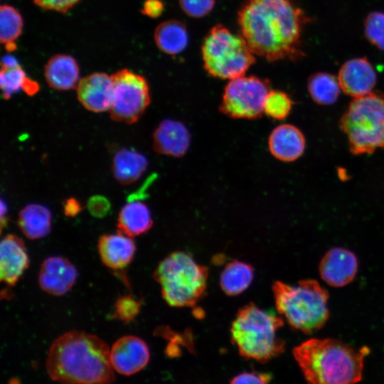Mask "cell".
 Masks as SVG:
<instances>
[{
	"mask_svg": "<svg viewBox=\"0 0 384 384\" xmlns=\"http://www.w3.org/2000/svg\"><path fill=\"white\" fill-rule=\"evenodd\" d=\"M292 101L289 96L280 90H270L266 97L264 112L269 117L282 120L290 113Z\"/></svg>",
	"mask_w": 384,
	"mask_h": 384,
	"instance_id": "cell-29",
	"label": "cell"
},
{
	"mask_svg": "<svg viewBox=\"0 0 384 384\" xmlns=\"http://www.w3.org/2000/svg\"><path fill=\"white\" fill-rule=\"evenodd\" d=\"M340 127L354 155L384 149V95L371 92L354 98L343 114Z\"/></svg>",
	"mask_w": 384,
	"mask_h": 384,
	"instance_id": "cell-7",
	"label": "cell"
},
{
	"mask_svg": "<svg viewBox=\"0 0 384 384\" xmlns=\"http://www.w3.org/2000/svg\"><path fill=\"white\" fill-rule=\"evenodd\" d=\"M111 78L113 82L111 118L126 124L137 122L151 101L146 80L127 68L117 71Z\"/></svg>",
	"mask_w": 384,
	"mask_h": 384,
	"instance_id": "cell-9",
	"label": "cell"
},
{
	"mask_svg": "<svg viewBox=\"0 0 384 384\" xmlns=\"http://www.w3.org/2000/svg\"><path fill=\"white\" fill-rule=\"evenodd\" d=\"M272 380V375L267 373L245 372L233 377L231 383H267Z\"/></svg>",
	"mask_w": 384,
	"mask_h": 384,
	"instance_id": "cell-35",
	"label": "cell"
},
{
	"mask_svg": "<svg viewBox=\"0 0 384 384\" xmlns=\"http://www.w3.org/2000/svg\"><path fill=\"white\" fill-rule=\"evenodd\" d=\"M306 146L303 133L292 124H281L271 132L268 146L271 154L282 161H293L304 153Z\"/></svg>",
	"mask_w": 384,
	"mask_h": 384,
	"instance_id": "cell-18",
	"label": "cell"
},
{
	"mask_svg": "<svg viewBox=\"0 0 384 384\" xmlns=\"http://www.w3.org/2000/svg\"><path fill=\"white\" fill-rule=\"evenodd\" d=\"M364 34L371 44L384 51V12L373 11L366 16Z\"/></svg>",
	"mask_w": 384,
	"mask_h": 384,
	"instance_id": "cell-30",
	"label": "cell"
},
{
	"mask_svg": "<svg viewBox=\"0 0 384 384\" xmlns=\"http://www.w3.org/2000/svg\"><path fill=\"white\" fill-rule=\"evenodd\" d=\"M237 20L255 55L269 61L304 56L301 37L310 18L292 0H245Z\"/></svg>",
	"mask_w": 384,
	"mask_h": 384,
	"instance_id": "cell-1",
	"label": "cell"
},
{
	"mask_svg": "<svg viewBox=\"0 0 384 384\" xmlns=\"http://www.w3.org/2000/svg\"><path fill=\"white\" fill-rule=\"evenodd\" d=\"M7 214V207L4 201H1V228H3L4 226L6 225L8 218Z\"/></svg>",
	"mask_w": 384,
	"mask_h": 384,
	"instance_id": "cell-39",
	"label": "cell"
},
{
	"mask_svg": "<svg viewBox=\"0 0 384 384\" xmlns=\"http://www.w3.org/2000/svg\"><path fill=\"white\" fill-rule=\"evenodd\" d=\"M270 90L268 80L256 76L230 80L224 89L220 111L233 118L256 119L264 112Z\"/></svg>",
	"mask_w": 384,
	"mask_h": 384,
	"instance_id": "cell-10",
	"label": "cell"
},
{
	"mask_svg": "<svg viewBox=\"0 0 384 384\" xmlns=\"http://www.w3.org/2000/svg\"><path fill=\"white\" fill-rule=\"evenodd\" d=\"M22 90L28 95H35L39 90L38 84L31 80L30 78H26Z\"/></svg>",
	"mask_w": 384,
	"mask_h": 384,
	"instance_id": "cell-38",
	"label": "cell"
},
{
	"mask_svg": "<svg viewBox=\"0 0 384 384\" xmlns=\"http://www.w3.org/2000/svg\"><path fill=\"white\" fill-rule=\"evenodd\" d=\"M77 276V270L69 260L58 256L50 257L41 266L38 283L44 292L61 296L72 288Z\"/></svg>",
	"mask_w": 384,
	"mask_h": 384,
	"instance_id": "cell-15",
	"label": "cell"
},
{
	"mask_svg": "<svg viewBox=\"0 0 384 384\" xmlns=\"http://www.w3.org/2000/svg\"><path fill=\"white\" fill-rule=\"evenodd\" d=\"M341 89L338 77L328 73H316L308 79V92L311 99L321 105L334 104L339 96Z\"/></svg>",
	"mask_w": 384,
	"mask_h": 384,
	"instance_id": "cell-26",
	"label": "cell"
},
{
	"mask_svg": "<svg viewBox=\"0 0 384 384\" xmlns=\"http://www.w3.org/2000/svg\"><path fill=\"white\" fill-rule=\"evenodd\" d=\"M77 97L87 110L102 112L110 110L113 97L111 75L93 73L81 78L76 87Z\"/></svg>",
	"mask_w": 384,
	"mask_h": 384,
	"instance_id": "cell-12",
	"label": "cell"
},
{
	"mask_svg": "<svg viewBox=\"0 0 384 384\" xmlns=\"http://www.w3.org/2000/svg\"><path fill=\"white\" fill-rule=\"evenodd\" d=\"M97 248L104 265L114 270L127 266L132 260L136 250L132 238L119 230L116 234L102 235L98 240Z\"/></svg>",
	"mask_w": 384,
	"mask_h": 384,
	"instance_id": "cell-19",
	"label": "cell"
},
{
	"mask_svg": "<svg viewBox=\"0 0 384 384\" xmlns=\"http://www.w3.org/2000/svg\"><path fill=\"white\" fill-rule=\"evenodd\" d=\"M148 161L138 151L122 149L115 153L112 165L114 178L122 185L127 186L137 181L146 171Z\"/></svg>",
	"mask_w": 384,
	"mask_h": 384,
	"instance_id": "cell-22",
	"label": "cell"
},
{
	"mask_svg": "<svg viewBox=\"0 0 384 384\" xmlns=\"http://www.w3.org/2000/svg\"><path fill=\"white\" fill-rule=\"evenodd\" d=\"M358 260L351 251L342 247L329 250L320 262L319 271L328 284L341 287L349 284L358 271Z\"/></svg>",
	"mask_w": 384,
	"mask_h": 384,
	"instance_id": "cell-13",
	"label": "cell"
},
{
	"mask_svg": "<svg viewBox=\"0 0 384 384\" xmlns=\"http://www.w3.org/2000/svg\"><path fill=\"white\" fill-rule=\"evenodd\" d=\"M51 213L44 206L31 203L18 214V225L29 239L36 240L46 236L51 227Z\"/></svg>",
	"mask_w": 384,
	"mask_h": 384,
	"instance_id": "cell-24",
	"label": "cell"
},
{
	"mask_svg": "<svg viewBox=\"0 0 384 384\" xmlns=\"http://www.w3.org/2000/svg\"><path fill=\"white\" fill-rule=\"evenodd\" d=\"M152 224L148 206L135 199L123 206L117 219L118 230L131 238L145 233Z\"/></svg>",
	"mask_w": 384,
	"mask_h": 384,
	"instance_id": "cell-21",
	"label": "cell"
},
{
	"mask_svg": "<svg viewBox=\"0 0 384 384\" xmlns=\"http://www.w3.org/2000/svg\"><path fill=\"white\" fill-rule=\"evenodd\" d=\"M190 141V133L183 124L166 119L154 132L153 148L160 154L180 157L187 151Z\"/></svg>",
	"mask_w": 384,
	"mask_h": 384,
	"instance_id": "cell-17",
	"label": "cell"
},
{
	"mask_svg": "<svg viewBox=\"0 0 384 384\" xmlns=\"http://www.w3.org/2000/svg\"><path fill=\"white\" fill-rule=\"evenodd\" d=\"M215 0H178L182 11L188 16L201 18L213 9Z\"/></svg>",
	"mask_w": 384,
	"mask_h": 384,
	"instance_id": "cell-32",
	"label": "cell"
},
{
	"mask_svg": "<svg viewBox=\"0 0 384 384\" xmlns=\"http://www.w3.org/2000/svg\"><path fill=\"white\" fill-rule=\"evenodd\" d=\"M367 347L356 349L337 339L312 338L296 346L294 357L307 382L355 383L362 378Z\"/></svg>",
	"mask_w": 384,
	"mask_h": 384,
	"instance_id": "cell-3",
	"label": "cell"
},
{
	"mask_svg": "<svg viewBox=\"0 0 384 384\" xmlns=\"http://www.w3.org/2000/svg\"><path fill=\"white\" fill-rule=\"evenodd\" d=\"M26 78L25 72L18 63L13 65H1L0 87L3 97L9 100L14 94L23 88Z\"/></svg>",
	"mask_w": 384,
	"mask_h": 384,
	"instance_id": "cell-28",
	"label": "cell"
},
{
	"mask_svg": "<svg viewBox=\"0 0 384 384\" xmlns=\"http://www.w3.org/2000/svg\"><path fill=\"white\" fill-rule=\"evenodd\" d=\"M146 343L134 336H125L114 342L110 349L113 369L124 375H133L143 369L149 360Z\"/></svg>",
	"mask_w": 384,
	"mask_h": 384,
	"instance_id": "cell-11",
	"label": "cell"
},
{
	"mask_svg": "<svg viewBox=\"0 0 384 384\" xmlns=\"http://www.w3.org/2000/svg\"><path fill=\"white\" fill-rule=\"evenodd\" d=\"M164 10V5L160 0H145L142 14L150 18H157Z\"/></svg>",
	"mask_w": 384,
	"mask_h": 384,
	"instance_id": "cell-36",
	"label": "cell"
},
{
	"mask_svg": "<svg viewBox=\"0 0 384 384\" xmlns=\"http://www.w3.org/2000/svg\"><path fill=\"white\" fill-rule=\"evenodd\" d=\"M141 305L142 301L131 295L121 297L115 303L113 316L122 321L129 323L138 315Z\"/></svg>",
	"mask_w": 384,
	"mask_h": 384,
	"instance_id": "cell-31",
	"label": "cell"
},
{
	"mask_svg": "<svg viewBox=\"0 0 384 384\" xmlns=\"http://www.w3.org/2000/svg\"><path fill=\"white\" fill-rule=\"evenodd\" d=\"M80 0H33L34 3L46 10L65 14L73 8Z\"/></svg>",
	"mask_w": 384,
	"mask_h": 384,
	"instance_id": "cell-34",
	"label": "cell"
},
{
	"mask_svg": "<svg viewBox=\"0 0 384 384\" xmlns=\"http://www.w3.org/2000/svg\"><path fill=\"white\" fill-rule=\"evenodd\" d=\"M201 53L206 71L220 79L243 76L256 60L243 36L233 33L221 24L214 26L208 32Z\"/></svg>",
	"mask_w": 384,
	"mask_h": 384,
	"instance_id": "cell-8",
	"label": "cell"
},
{
	"mask_svg": "<svg viewBox=\"0 0 384 384\" xmlns=\"http://www.w3.org/2000/svg\"><path fill=\"white\" fill-rule=\"evenodd\" d=\"M45 79L50 87L57 90L76 88L80 70L75 59L66 54L52 56L45 65Z\"/></svg>",
	"mask_w": 384,
	"mask_h": 384,
	"instance_id": "cell-20",
	"label": "cell"
},
{
	"mask_svg": "<svg viewBox=\"0 0 384 384\" xmlns=\"http://www.w3.org/2000/svg\"><path fill=\"white\" fill-rule=\"evenodd\" d=\"M23 22L21 14L13 6L0 7V41L6 44L14 42L22 33Z\"/></svg>",
	"mask_w": 384,
	"mask_h": 384,
	"instance_id": "cell-27",
	"label": "cell"
},
{
	"mask_svg": "<svg viewBox=\"0 0 384 384\" xmlns=\"http://www.w3.org/2000/svg\"><path fill=\"white\" fill-rule=\"evenodd\" d=\"M208 269L188 253L176 251L160 262L154 272L161 294L171 306L188 307L201 300L206 290Z\"/></svg>",
	"mask_w": 384,
	"mask_h": 384,
	"instance_id": "cell-6",
	"label": "cell"
},
{
	"mask_svg": "<svg viewBox=\"0 0 384 384\" xmlns=\"http://www.w3.org/2000/svg\"><path fill=\"white\" fill-rule=\"evenodd\" d=\"M272 290L278 312L292 328L310 334L326 322L329 294L316 280L303 279L297 285L277 281Z\"/></svg>",
	"mask_w": 384,
	"mask_h": 384,
	"instance_id": "cell-5",
	"label": "cell"
},
{
	"mask_svg": "<svg viewBox=\"0 0 384 384\" xmlns=\"http://www.w3.org/2000/svg\"><path fill=\"white\" fill-rule=\"evenodd\" d=\"M253 277L254 269L251 265L233 260L226 265L220 274V287L226 294L235 296L248 288Z\"/></svg>",
	"mask_w": 384,
	"mask_h": 384,
	"instance_id": "cell-25",
	"label": "cell"
},
{
	"mask_svg": "<svg viewBox=\"0 0 384 384\" xmlns=\"http://www.w3.org/2000/svg\"><path fill=\"white\" fill-rule=\"evenodd\" d=\"M87 206L90 213L96 218L106 216L111 209V204L108 198L101 195L91 196L87 201Z\"/></svg>",
	"mask_w": 384,
	"mask_h": 384,
	"instance_id": "cell-33",
	"label": "cell"
},
{
	"mask_svg": "<svg viewBox=\"0 0 384 384\" xmlns=\"http://www.w3.org/2000/svg\"><path fill=\"white\" fill-rule=\"evenodd\" d=\"M81 203L74 198H68L63 203V211L66 216L75 217L81 212Z\"/></svg>",
	"mask_w": 384,
	"mask_h": 384,
	"instance_id": "cell-37",
	"label": "cell"
},
{
	"mask_svg": "<svg viewBox=\"0 0 384 384\" xmlns=\"http://www.w3.org/2000/svg\"><path fill=\"white\" fill-rule=\"evenodd\" d=\"M50 378L63 383H110L114 380L110 349L94 334L72 331L56 338L46 363Z\"/></svg>",
	"mask_w": 384,
	"mask_h": 384,
	"instance_id": "cell-2",
	"label": "cell"
},
{
	"mask_svg": "<svg viewBox=\"0 0 384 384\" xmlns=\"http://www.w3.org/2000/svg\"><path fill=\"white\" fill-rule=\"evenodd\" d=\"M376 78L372 64L366 58H355L346 61L338 75L341 90L353 98L371 92Z\"/></svg>",
	"mask_w": 384,
	"mask_h": 384,
	"instance_id": "cell-14",
	"label": "cell"
},
{
	"mask_svg": "<svg viewBox=\"0 0 384 384\" xmlns=\"http://www.w3.org/2000/svg\"><path fill=\"white\" fill-rule=\"evenodd\" d=\"M155 43L163 53L175 55L182 52L188 43L186 25L178 20L161 22L154 33Z\"/></svg>",
	"mask_w": 384,
	"mask_h": 384,
	"instance_id": "cell-23",
	"label": "cell"
},
{
	"mask_svg": "<svg viewBox=\"0 0 384 384\" xmlns=\"http://www.w3.org/2000/svg\"><path fill=\"white\" fill-rule=\"evenodd\" d=\"M29 259L21 238L6 235L0 245V278L9 286H14L28 267Z\"/></svg>",
	"mask_w": 384,
	"mask_h": 384,
	"instance_id": "cell-16",
	"label": "cell"
},
{
	"mask_svg": "<svg viewBox=\"0 0 384 384\" xmlns=\"http://www.w3.org/2000/svg\"><path fill=\"white\" fill-rule=\"evenodd\" d=\"M283 325L282 316L250 303L238 311L230 329L231 340L241 356L267 362L285 350L284 341L277 335Z\"/></svg>",
	"mask_w": 384,
	"mask_h": 384,
	"instance_id": "cell-4",
	"label": "cell"
}]
</instances>
